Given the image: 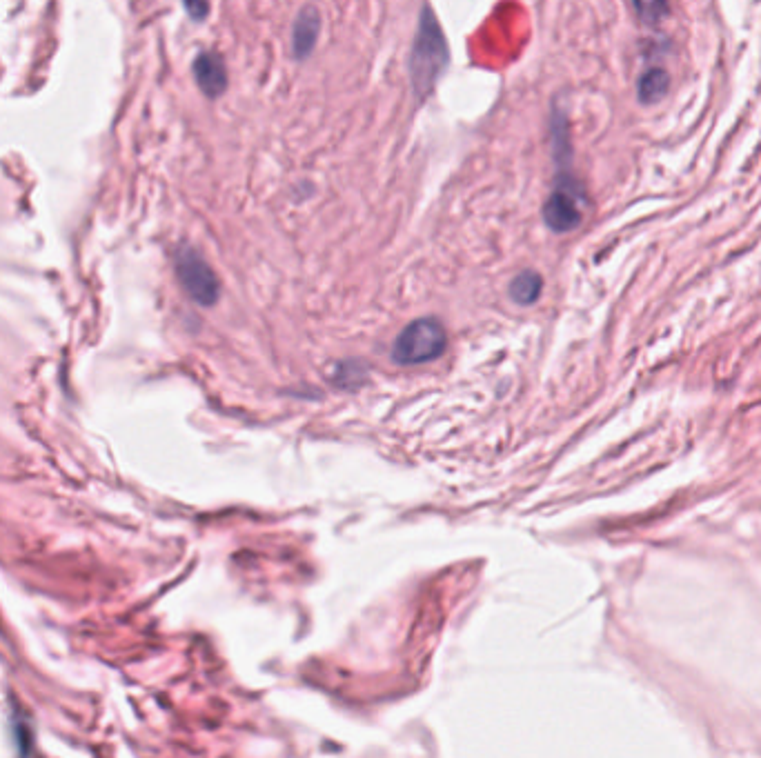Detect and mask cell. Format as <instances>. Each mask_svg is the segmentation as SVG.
Masks as SVG:
<instances>
[{"label": "cell", "mask_w": 761, "mask_h": 758, "mask_svg": "<svg viewBox=\"0 0 761 758\" xmlns=\"http://www.w3.org/2000/svg\"><path fill=\"white\" fill-rule=\"evenodd\" d=\"M450 65V49L446 34L434 16L432 9L426 5L419 18V29L414 36L412 56H410V81L412 89L421 101L434 92V87L441 81Z\"/></svg>", "instance_id": "cell-1"}, {"label": "cell", "mask_w": 761, "mask_h": 758, "mask_svg": "<svg viewBox=\"0 0 761 758\" xmlns=\"http://www.w3.org/2000/svg\"><path fill=\"white\" fill-rule=\"evenodd\" d=\"M446 329L434 318H419L410 323L394 341V361L401 365H419L437 358L446 349Z\"/></svg>", "instance_id": "cell-2"}, {"label": "cell", "mask_w": 761, "mask_h": 758, "mask_svg": "<svg viewBox=\"0 0 761 758\" xmlns=\"http://www.w3.org/2000/svg\"><path fill=\"white\" fill-rule=\"evenodd\" d=\"M583 205H586V192L581 185L572 176H561L543 205V221L557 234L572 232L581 225Z\"/></svg>", "instance_id": "cell-3"}, {"label": "cell", "mask_w": 761, "mask_h": 758, "mask_svg": "<svg viewBox=\"0 0 761 758\" xmlns=\"http://www.w3.org/2000/svg\"><path fill=\"white\" fill-rule=\"evenodd\" d=\"M176 276L199 305H214L219 298V278L196 249L181 247L176 252Z\"/></svg>", "instance_id": "cell-4"}, {"label": "cell", "mask_w": 761, "mask_h": 758, "mask_svg": "<svg viewBox=\"0 0 761 758\" xmlns=\"http://www.w3.org/2000/svg\"><path fill=\"white\" fill-rule=\"evenodd\" d=\"M196 85L207 98H219L227 87V69L219 54L205 52L194 61Z\"/></svg>", "instance_id": "cell-5"}, {"label": "cell", "mask_w": 761, "mask_h": 758, "mask_svg": "<svg viewBox=\"0 0 761 758\" xmlns=\"http://www.w3.org/2000/svg\"><path fill=\"white\" fill-rule=\"evenodd\" d=\"M319 32H321L319 12H316L314 7H305L303 12L296 16L294 29H292V49L299 61H303L305 56H310V52L316 45V38H319Z\"/></svg>", "instance_id": "cell-6"}, {"label": "cell", "mask_w": 761, "mask_h": 758, "mask_svg": "<svg viewBox=\"0 0 761 758\" xmlns=\"http://www.w3.org/2000/svg\"><path fill=\"white\" fill-rule=\"evenodd\" d=\"M668 87H670V76L664 72V69H648L646 74H641L637 83L639 101L644 105L659 103L661 98L668 94Z\"/></svg>", "instance_id": "cell-7"}, {"label": "cell", "mask_w": 761, "mask_h": 758, "mask_svg": "<svg viewBox=\"0 0 761 758\" xmlns=\"http://www.w3.org/2000/svg\"><path fill=\"white\" fill-rule=\"evenodd\" d=\"M543 281L537 272H523L519 274L515 281L510 285V296L512 301L519 305H532L541 294Z\"/></svg>", "instance_id": "cell-8"}, {"label": "cell", "mask_w": 761, "mask_h": 758, "mask_svg": "<svg viewBox=\"0 0 761 758\" xmlns=\"http://www.w3.org/2000/svg\"><path fill=\"white\" fill-rule=\"evenodd\" d=\"M632 5H635L639 21L650 27L659 25L668 14V0H632Z\"/></svg>", "instance_id": "cell-9"}, {"label": "cell", "mask_w": 761, "mask_h": 758, "mask_svg": "<svg viewBox=\"0 0 761 758\" xmlns=\"http://www.w3.org/2000/svg\"><path fill=\"white\" fill-rule=\"evenodd\" d=\"M187 14H190L194 21H205L207 14H210V3L207 0H183Z\"/></svg>", "instance_id": "cell-10"}]
</instances>
